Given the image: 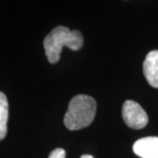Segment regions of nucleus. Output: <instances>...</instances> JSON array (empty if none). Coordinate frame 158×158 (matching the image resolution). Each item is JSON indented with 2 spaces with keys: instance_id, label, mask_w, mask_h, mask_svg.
I'll return each instance as SVG.
<instances>
[{
  "instance_id": "1",
  "label": "nucleus",
  "mask_w": 158,
  "mask_h": 158,
  "mask_svg": "<svg viewBox=\"0 0 158 158\" xmlns=\"http://www.w3.org/2000/svg\"><path fill=\"white\" fill-rule=\"evenodd\" d=\"M84 44L82 34L77 30L70 31L68 27L59 26L46 36L43 46L46 56L50 63H56L63 47H68L74 51L79 50Z\"/></svg>"
},
{
  "instance_id": "2",
  "label": "nucleus",
  "mask_w": 158,
  "mask_h": 158,
  "mask_svg": "<svg viewBox=\"0 0 158 158\" xmlns=\"http://www.w3.org/2000/svg\"><path fill=\"white\" fill-rule=\"evenodd\" d=\"M97 103L88 95H77L69 104L64 116V125L68 129L74 131L85 128L92 123L95 118Z\"/></svg>"
},
{
  "instance_id": "3",
  "label": "nucleus",
  "mask_w": 158,
  "mask_h": 158,
  "mask_svg": "<svg viewBox=\"0 0 158 158\" xmlns=\"http://www.w3.org/2000/svg\"><path fill=\"white\" fill-rule=\"evenodd\" d=\"M122 117L126 125L134 129H141L148 122L147 113L137 102L133 100H127L124 103Z\"/></svg>"
},
{
  "instance_id": "4",
  "label": "nucleus",
  "mask_w": 158,
  "mask_h": 158,
  "mask_svg": "<svg viewBox=\"0 0 158 158\" xmlns=\"http://www.w3.org/2000/svg\"><path fill=\"white\" fill-rule=\"evenodd\" d=\"M133 150L141 158H158V137L141 138L135 142Z\"/></svg>"
},
{
  "instance_id": "5",
  "label": "nucleus",
  "mask_w": 158,
  "mask_h": 158,
  "mask_svg": "<svg viewBox=\"0 0 158 158\" xmlns=\"http://www.w3.org/2000/svg\"><path fill=\"white\" fill-rule=\"evenodd\" d=\"M143 73L148 83L158 88V50L150 51L143 62Z\"/></svg>"
},
{
  "instance_id": "6",
  "label": "nucleus",
  "mask_w": 158,
  "mask_h": 158,
  "mask_svg": "<svg viewBox=\"0 0 158 158\" xmlns=\"http://www.w3.org/2000/svg\"><path fill=\"white\" fill-rule=\"evenodd\" d=\"M9 106L6 95L0 91V141H2L7 133V121L9 115Z\"/></svg>"
},
{
  "instance_id": "7",
  "label": "nucleus",
  "mask_w": 158,
  "mask_h": 158,
  "mask_svg": "<svg viewBox=\"0 0 158 158\" xmlns=\"http://www.w3.org/2000/svg\"><path fill=\"white\" fill-rule=\"evenodd\" d=\"M66 153L62 148H56L50 153L48 158H65Z\"/></svg>"
},
{
  "instance_id": "8",
  "label": "nucleus",
  "mask_w": 158,
  "mask_h": 158,
  "mask_svg": "<svg viewBox=\"0 0 158 158\" xmlns=\"http://www.w3.org/2000/svg\"><path fill=\"white\" fill-rule=\"evenodd\" d=\"M81 158H94L92 156H90V155H84V156H82Z\"/></svg>"
}]
</instances>
